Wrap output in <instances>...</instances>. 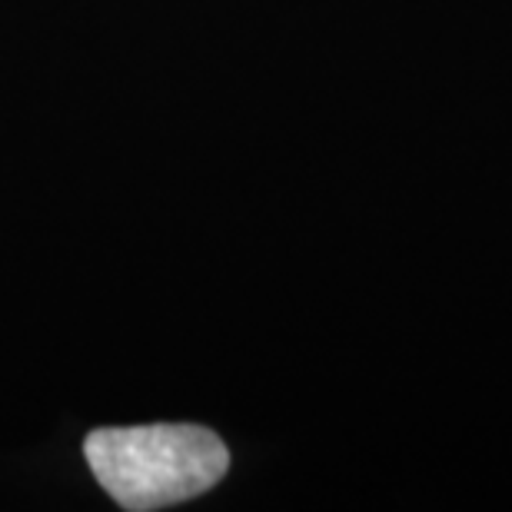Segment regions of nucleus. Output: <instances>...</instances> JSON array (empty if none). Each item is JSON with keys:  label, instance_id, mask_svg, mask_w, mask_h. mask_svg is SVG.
I'll list each match as a JSON object with an SVG mask.
<instances>
[{"label": "nucleus", "instance_id": "1", "mask_svg": "<svg viewBox=\"0 0 512 512\" xmlns=\"http://www.w3.org/2000/svg\"><path fill=\"white\" fill-rule=\"evenodd\" d=\"M84 456L97 483L130 512L187 503L217 486L230 466L223 439L190 423L97 429Z\"/></svg>", "mask_w": 512, "mask_h": 512}]
</instances>
